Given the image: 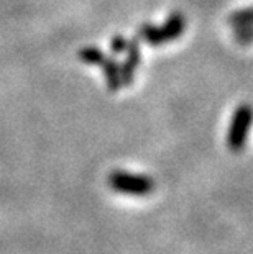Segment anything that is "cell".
Instances as JSON below:
<instances>
[{"label": "cell", "mask_w": 253, "mask_h": 254, "mask_svg": "<svg viewBox=\"0 0 253 254\" xmlns=\"http://www.w3.org/2000/svg\"><path fill=\"white\" fill-rule=\"evenodd\" d=\"M186 30V17L179 12L171 13L168 20L165 21L163 26H155L150 23H145L138 28L137 38L143 40L145 43L152 46L165 45L168 41H174L179 38Z\"/></svg>", "instance_id": "obj_1"}, {"label": "cell", "mask_w": 253, "mask_h": 254, "mask_svg": "<svg viewBox=\"0 0 253 254\" xmlns=\"http://www.w3.org/2000/svg\"><path fill=\"white\" fill-rule=\"evenodd\" d=\"M109 186L115 192L132 197H147L155 190V181L150 176L114 171L109 174Z\"/></svg>", "instance_id": "obj_2"}, {"label": "cell", "mask_w": 253, "mask_h": 254, "mask_svg": "<svg viewBox=\"0 0 253 254\" xmlns=\"http://www.w3.org/2000/svg\"><path fill=\"white\" fill-rule=\"evenodd\" d=\"M253 123V109L250 105H240L237 107L232 120H230L229 133H227V146L232 151H240L247 143V136L250 133Z\"/></svg>", "instance_id": "obj_3"}, {"label": "cell", "mask_w": 253, "mask_h": 254, "mask_svg": "<svg viewBox=\"0 0 253 254\" xmlns=\"http://www.w3.org/2000/svg\"><path fill=\"white\" fill-rule=\"evenodd\" d=\"M127 58L123 64H120V79L122 85H132L133 77H135V71L140 66V45H138V38H133L127 43Z\"/></svg>", "instance_id": "obj_4"}, {"label": "cell", "mask_w": 253, "mask_h": 254, "mask_svg": "<svg viewBox=\"0 0 253 254\" xmlns=\"http://www.w3.org/2000/svg\"><path fill=\"white\" fill-rule=\"evenodd\" d=\"M99 66L102 67L105 75V82L107 87L110 92H117L122 87V79H120V64H118L115 59H112L109 56H104Z\"/></svg>", "instance_id": "obj_5"}, {"label": "cell", "mask_w": 253, "mask_h": 254, "mask_svg": "<svg viewBox=\"0 0 253 254\" xmlns=\"http://www.w3.org/2000/svg\"><path fill=\"white\" fill-rule=\"evenodd\" d=\"M229 25L232 28H240V26L253 25V7L242 8L239 12H234L229 17Z\"/></svg>", "instance_id": "obj_6"}, {"label": "cell", "mask_w": 253, "mask_h": 254, "mask_svg": "<svg viewBox=\"0 0 253 254\" xmlns=\"http://www.w3.org/2000/svg\"><path fill=\"white\" fill-rule=\"evenodd\" d=\"M78 55H79V59L84 64H92V66H99L102 58L105 56L104 53H102L99 48H95V46H85L78 53Z\"/></svg>", "instance_id": "obj_7"}, {"label": "cell", "mask_w": 253, "mask_h": 254, "mask_svg": "<svg viewBox=\"0 0 253 254\" xmlns=\"http://www.w3.org/2000/svg\"><path fill=\"white\" fill-rule=\"evenodd\" d=\"M234 38L237 43L240 45H249L253 43V25H247V26H240V28H234Z\"/></svg>", "instance_id": "obj_8"}, {"label": "cell", "mask_w": 253, "mask_h": 254, "mask_svg": "<svg viewBox=\"0 0 253 254\" xmlns=\"http://www.w3.org/2000/svg\"><path fill=\"white\" fill-rule=\"evenodd\" d=\"M127 43L128 41L122 35H115L114 38H112V41H110V50H112V53H114V55H122V53H125Z\"/></svg>", "instance_id": "obj_9"}]
</instances>
